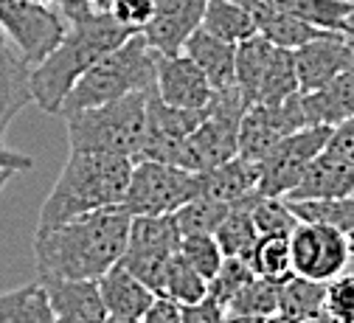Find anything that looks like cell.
Masks as SVG:
<instances>
[{
    "mask_svg": "<svg viewBox=\"0 0 354 323\" xmlns=\"http://www.w3.org/2000/svg\"><path fill=\"white\" fill-rule=\"evenodd\" d=\"M54 3L59 6L68 28L57 48L31 68V96L39 110L57 116L73 82L136 31L124 28L107 9H99L87 0H54Z\"/></svg>",
    "mask_w": 354,
    "mask_h": 323,
    "instance_id": "obj_1",
    "label": "cell"
},
{
    "mask_svg": "<svg viewBox=\"0 0 354 323\" xmlns=\"http://www.w3.org/2000/svg\"><path fill=\"white\" fill-rule=\"evenodd\" d=\"M129 219L132 214L118 203L34 234L39 279H99L124 256Z\"/></svg>",
    "mask_w": 354,
    "mask_h": 323,
    "instance_id": "obj_2",
    "label": "cell"
},
{
    "mask_svg": "<svg viewBox=\"0 0 354 323\" xmlns=\"http://www.w3.org/2000/svg\"><path fill=\"white\" fill-rule=\"evenodd\" d=\"M132 158L110 152H71L51 194L42 203L37 234L104 205H118L132 174Z\"/></svg>",
    "mask_w": 354,
    "mask_h": 323,
    "instance_id": "obj_3",
    "label": "cell"
},
{
    "mask_svg": "<svg viewBox=\"0 0 354 323\" xmlns=\"http://www.w3.org/2000/svg\"><path fill=\"white\" fill-rule=\"evenodd\" d=\"M155 76L158 51L141 31H136L73 82L57 116L65 118L71 113L121 99L127 93H155Z\"/></svg>",
    "mask_w": 354,
    "mask_h": 323,
    "instance_id": "obj_4",
    "label": "cell"
},
{
    "mask_svg": "<svg viewBox=\"0 0 354 323\" xmlns=\"http://www.w3.org/2000/svg\"><path fill=\"white\" fill-rule=\"evenodd\" d=\"M149 93H127L121 99L65 116L71 152H110L138 160L147 127Z\"/></svg>",
    "mask_w": 354,
    "mask_h": 323,
    "instance_id": "obj_5",
    "label": "cell"
},
{
    "mask_svg": "<svg viewBox=\"0 0 354 323\" xmlns=\"http://www.w3.org/2000/svg\"><path fill=\"white\" fill-rule=\"evenodd\" d=\"M194 197H200L197 172L160 160H136L121 205L132 216H171Z\"/></svg>",
    "mask_w": 354,
    "mask_h": 323,
    "instance_id": "obj_6",
    "label": "cell"
},
{
    "mask_svg": "<svg viewBox=\"0 0 354 323\" xmlns=\"http://www.w3.org/2000/svg\"><path fill=\"white\" fill-rule=\"evenodd\" d=\"M332 127L321 124H309L287 135L284 141H279L268 155H264L259 166V194H270V197H287L304 172L309 169L318 158V152L326 147Z\"/></svg>",
    "mask_w": 354,
    "mask_h": 323,
    "instance_id": "obj_7",
    "label": "cell"
},
{
    "mask_svg": "<svg viewBox=\"0 0 354 323\" xmlns=\"http://www.w3.org/2000/svg\"><path fill=\"white\" fill-rule=\"evenodd\" d=\"M65 17L39 0H0V31H3L26 62L34 68L46 59L65 37Z\"/></svg>",
    "mask_w": 354,
    "mask_h": 323,
    "instance_id": "obj_8",
    "label": "cell"
},
{
    "mask_svg": "<svg viewBox=\"0 0 354 323\" xmlns=\"http://www.w3.org/2000/svg\"><path fill=\"white\" fill-rule=\"evenodd\" d=\"M290 253H292V270L298 275L313 282H329L348 267L351 242L348 234H343L337 228L298 219L295 228L290 230Z\"/></svg>",
    "mask_w": 354,
    "mask_h": 323,
    "instance_id": "obj_9",
    "label": "cell"
},
{
    "mask_svg": "<svg viewBox=\"0 0 354 323\" xmlns=\"http://www.w3.org/2000/svg\"><path fill=\"white\" fill-rule=\"evenodd\" d=\"M306 127L301 93L279 104H250L239 121V155L259 163L279 141Z\"/></svg>",
    "mask_w": 354,
    "mask_h": 323,
    "instance_id": "obj_10",
    "label": "cell"
},
{
    "mask_svg": "<svg viewBox=\"0 0 354 323\" xmlns=\"http://www.w3.org/2000/svg\"><path fill=\"white\" fill-rule=\"evenodd\" d=\"M205 118V110H183L160 102L155 93L147 99V127L138 160H160L174 163L180 158L183 141L194 132V127Z\"/></svg>",
    "mask_w": 354,
    "mask_h": 323,
    "instance_id": "obj_11",
    "label": "cell"
},
{
    "mask_svg": "<svg viewBox=\"0 0 354 323\" xmlns=\"http://www.w3.org/2000/svg\"><path fill=\"white\" fill-rule=\"evenodd\" d=\"M295 73H298V90L309 93L337 73L354 68V42L343 31H321L309 42L298 45L292 51Z\"/></svg>",
    "mask_w": 354,
    "mask_h": 323,
    "instance_id": "obj_12",
    "label": "cell"
},
{
    "mask_svg": "<svg viewBox=\"0 0 354 323\" xmlns=\"http://www.w3.org/2000/svg\"><path fill=\"white\" fill-rule=\"evenodd\" d=\"M155 96L171 107L183 110H205L214 87L205 73L180 51V54H158V76H155Z\"/></svg>",
    "mask_w": 354,
    "mask_h": 323,
    "instance_id": "obj_13",
    "label": "cell"
},
{
    "mask_svg": "<svg viewBox=\"0 0 354 323\" xmlns=\"http://www.w3.org/2000/svg\"><path fill=\"white\" fill-rule=\"evenodd\" d=\"M205 3L208 0H155V15L141 34L158 54H180L203 23Z\"/></svg>",
    "mask_w": 354,
    "mask_h": 323,
    "instance_id": "obj_14",
    "label": "cell"
},
{
    "mask_svg": "<svg viewBox=\"0 0 354 323\" xmlns=\"http://www.w3.org/2000/svg\"><path fill=\"white\" fill-rule=\"evenodd\" d=\"M57 323H102L110 312L96 279H39Z\"/></svg>",
    "mask_w": 354,
    "mask_h": 323,
    "instance_id": "obj_15",
    "label": "cell"
},
{
    "mask_svg": "<svg viewBox=\"0 0 354 323\" xmlns=\"http://www.w3.org/2000/svg\"><path fill=\"white\" fill-rule=\"evenodd\" d=\"M31 102V65L17 51V45L0 31V144L12 121Z\"/></svg>",
    "mask_w": 354,
    "mask_h": 323,
    "instance_id": "obj_16",
    "label": "cell"
},
{
    "mask_svg": "<svg viewBox=\"0 0 354 323\" xmlns=\"http://www.w3.org/2000/svg\"><path fill=\"white\" fill-rule=\"evenodd\" d=\"M318 197H354V160L321 149L309 163L298 186L287 194V200H318Z\"/></svg>",
    "mask_w": 354,
    "mask_h": 323,
    "instance_id": "obj_17",
    "label": "cell"
},
{
    "mask_svg": "<svg viewBox=\"0 0 354 323\" xmlns=\"http://www.w3.org/2000/svg\"><path fill=\"white\" fill-rule=\"evenodd\" d=\"M301 107H304V121L321 124V127H337L346 118L354 116V68L337 73L326 84L301 93Z\"/></svg>",
    "mask_w": 354,
    "mask_h": 323,
    "instance_id": "obj_18",
    "label": "cell"
},
{
    "mask_svg": "<svg viewBox=\"0 0 354 323\" xmlns=\"http://www.w3.org/2000/svg\"><path fill=\"white\" fill-rule=\"evenodd\" d=\"M197 180H200V197H211V200L234 205L259 192V166L236 155L214 169L197 172Z\"/></svg>",
    "mask_w": 354,
    "mask_h": 323,
    "instance_id": "obj_19",
    "label": "cell"
},
{
    "mask_svg": "<svg viewBox=\"0 0 354 323\" xmlns=\"http://www.w3.org/2000/svg\"><path fill=\"white\" fill-rule=\"evenodd\" d=\"M183 54L205 73V79L214 90L236 84V45L234 42H225V39L208 34L205 28H197L186 39Z\"/></svg>",
    "mask_w": 354,
    "mask_h": 323,
    "instance_id": "obj_20",
    "label": "cell"
},
{
    "mask_svg": "<svg viewBox=\"0 0 354 323\" xmlns=\"http://www.w3.org/2000/svg\"><path fill=\"white\" fill-rule=\"evenodd\" d=\"M96 284H99L102 301L110 315H124V317L141 320V315L155 301V293L144 282H138L124 264H113L107 273L99 275Z\"/></svg>",
    "mask_w": 354,
    "mask_h": 323,
    "instance_id": "obj_21",
    "label": "cell"
},
{
    "mask_svg": "<svg viewBox=\"0 0 354 323\" xmlns=\"http://www.w3.org/2000/svg\"><path fill=\"white\" fill-rule=\"evenodd\" d=\"M259 192L234 203L225 214V219L219 222V228L214 230V239L219 245V250H223V256H234V259H250V250L259 239V230L250 219V205L256 203Z\"/></svg>",
    "mask_w": 354,
    "mask_h": 323,
    "instance_id": "obj_22",
    "label": "cell"
},
{
    "mask_svg": "<svg viewBox=\"0 0 354 323\" xmlns=\"http://www.w3.org/2000/svg\"><path fill=\"white\" fill-rule=\"evenodd\" d=\"M180 248V230L171 216H132L127 250L171 256Z\"/></svg>",
    "mask_w": 354,
    "mask_h": 323,
    "instance_id": "obj_23",
    "label": "cell"
},
{
    "mask_svg": "<svg viewBox=\"0 0 354 323\" xmlns=\"http://www.w3.org/2000/svg\"><path fill=\"white\" fill-rule=\"evenodd\" d=\"M0 323H57L39 279L34 284L0 293Z\"/></svg>",
    "mask_w": 354,
    "mask_h": 323,
    "instance_id": "obj_24",
    "label": "cell"
},
{
    "mask_svg": "<svg viewBox=\"0 0 354 323\" xmlns=\"http://www.w3.org/2000/svg\"><path fill=\"white\" fill-rule=\"evenodd\" d=\"M200 28H205L208 34L225 39V42H234V45H239L256 34V26H253L248 9L242 3H236V0H208Z\"/></svg>",
    "mask_w": 354,
    "mask_h": 323,
    "instance_id": "obj_25",
    "label": "cell"
},
{
    "mask_svg": "<svg viewBox=\"0 0 354 323\" xmlns=\"http://www.w3.org/2000/svg\"><path fill=\"white\" fill-rule=\"evenodd\" d=\"M295 93H301V90H298V73H295L292 51L279 48L276 45L268 68H264V73H261L253 104H279V102H284Z\"/></svg>",
    "mask_w": 354,
    "mask_h": 323,
    "instance_id": "obj_26",
    "label": "cell"
},
{
    "mask_svg": "<svg viewBox=\"0 0 354 323\" xmlns=\"http://www.w3.org/2000/svg\"><path fill=\"white\" fill-rule=\"evenodd\" d=\"M264 3L324 31H343L351 12V0H264Z\"/></svg>",
    "mask_w": 354,
    "mask_h": 323,
    "instance_id": "obj_27",
    "label": "cell"
},
{
    "mask_svg": "<svg viewBox=\"0 0 354 323\" xmlns=\"http://www.w3.org/2000/svg\"><path fill=\"white\" fill-rule=\"evenodd\" d=\"M248 264L253 267L256 275L268 282H287L292 270V253H290V234H273V237H259Z\"/></svg>",
    "mask_w": 354,
    "mask_h": 323,
    "instance_id": "obj_28",
    "label": "cell"
},
{
    "mask_svg": "<svg viewBox=\"0 0 354 323\" xmlns=\"http://www.w3.org/2000/svg\"><path fill=\"white\" fill-rule=\"evenodd\" d=\"M324 290L326 282H313L292 273L287 282L279 284V312L290 315L292 320H306L324 309Z\"/></svg>",
    "mask_w": 354,
    "mask_h": 323,
    "instance_id": "obj_29",
    "label": "cell"
},
{
    "mask_svg": "<svg viewBox=\"0 0 354 323\" xmlns=\"http://www.w3.org/2000/svg\"><path fill=\"white\" fill-rule=\"evenodd\" d=\"M292 214L304 222L337 228L343 234L354 230V197H318V200H287Z\"/></svg>",
    "mask_w": 354,
    "mask_h": 323,
    "instance_id": "obj_30",
    "label": "cell"
},
{
    "mask_svg": "<svg viewBox=\"0 0 354 323\" xmlns=\"http://www.w3.org/2000/svg\"><path fill=\"white\" fill-rule=\"evenodd\" d=\"M205 293H208V282L180 256V250H177L169 259V264H166L163 295L171 298V301H177V304H183V306H189V304L203 301Z\"/></svg>",
    "mask_w": 354,
    "mask_h": 323,
    "instance_id": "obj_31",
    "label": "cell"
},
{
    "mask_svg": "<svg viewBox=\"0 0 354 323\" xmlns=\"http://www.w3.org/2000/svg\"><path fill=\"white\" fill-rule=\"evenodd\" d=\"M228 203H219V200H211V197H194L189 200L186 205H180L171 219L180 230V237H189V234H214L219 228V222L225 219L228 214Z\"/></svg>",
    "mask_w": 354,
    "mask_h": 323,
    "instance_id": "obj_32",
    "label": "cell"
},
{
    "mask_svg": "<svg viewBox=\"0 0 354 323\" xmlns=\"http://www.w3.org/2000/svg\"><path fill=\"white\" fill-rule=\"evenodd\" d=\"M228 315H273L279 312V284L261 275L245 282L225 306Z\"/></svg>",
    "mask_w": 354,
    "mask_h": 323,
    "instance_id": "obj_33",
    "label": "cell"
},
{
    "mask_svg": "<svg viewBox=\"0 0 354 323\" xmlns=\"http://www.w3.org/2000/svg\"><path fill=\"white\" fill-rule=\"evenodd\" d=\"M250 219L259 230V237H273V234H290L295 228L298 216L292 214L287 197H270L259 194L256 203L250 205Z\"/></svg>",
    "mask_w": 354,
    "mask_h": 323,
    "instance_id": "obj_34",
    "label": "cell"
},
{
    "mask_svg": "<svg viewBox=\"0 0 354 323\" xmlns=\"http://www.w3.org/2000/svg\"><path fill=\"white\" fill-rule=\"evenodd\" d=\"M180 256L203 275L205 282H211L214 275H216V270L223 267V261H225V256H223V250H219V245H216V239H214V234H189V237H180Z\"/></svg>",
    "mask_w": 354,
    "mask_h": 323,
    "instance_id": "obj_35",
    "label": "cell"
},
{
    "mask_svg": "<svg viewBox=\"0 0 354 323\" xmlns=\"http://www.w3.org/2000/svg\"><path fill=\"white\" fill-rule=\"evenodd\" d=\"M253 267L245 261V259H234V256H225L223 267L216 270V275L208 282V298L216 301L219 306H228V301L236 295V290L253 279Z\"/></svg>",
    "mask_w": 354,
    "mask_h": 323,
    "instance_id": "obj_36",
    "label": "cell"
},
{
    "mask_svg": "<svg viewBox=\"0 0 354 323\" xmlns=\"http://www.w3.org/2000/svg\"><path fill=\"white\" fill-rule=\"evenodd\" d=\"M174 256V253H171ZM171 256H158V253H138V250H124L118 264H124L138 282H144L155 295H163V282H166V264Z\"/></svg>",
    "mask_w": 354,
    "mask_h": 323,
    "instance_id": "obj_37",
    "label": "cell"
},
{
    "mask_svg": "<svg viewBox=\"0 0 354 323\" xmlns=\"http://www.w3.org/2000/svg\"><path fill=\"white\" fill-rule=\"evenodd\" d=\"M324 309L337 323H354V273H340L326 282L324 290Z\"/></svg>",
    "mask_w": 354,
    "mask_h": 323,
    "instance_id": "obj_38",
    "label": "cell"
},
{
    "mask_svg": "<svg viewBox=\"0 0 354 323\" xmlns=\"http://www.w3.org/2000/svg\"><path fill=\"white\" fill-rule=\"evenodd\" d=\"M107 12L124 28L141 31L155 15V0H107Z\"/></svg>",
    "mask_w": 354,
    "mask_h": 323,
    "instance_id": "obj_39",
    "label": "cell"
},
{
    "mask_svg": "<svg viewBox=\"0 0 354 323\" xmlns=\"http://www.w3.org/2000/svg\"><path fill=\"white\" fill-rule=\"evenodd\" d=\"M183 323H228V312L205 295L203 301L183 306Z\"/></svg>",
    "mask_w": 354,
    "mask_h": 323,
    "instance_id": "obj_40",
    "label": "cell"
},
{
    "mask_svg": "<svg viewBox=\"0 0 354 323\" xmlns=\"http://www.w3.org/2000/svg\"><path fill=\"white\" fill-rule=\"evenodd\" d=\"M141 323H183V304L166 295H155L149 309L141 315Z\"/></svg>",
    "mask_w": 354,
    "mask_h": 323,
    "instance_id": "obj_41",
    "label": "cell"
},
{
    "mask_svg": "<svg viewBox=\"0 0 354 323\" xmlns=\"http://www.w3.org/2000/svg\"><path fill=\"white\" fill-rule=\"evenodd\" d=\"M326 149H332V152H337V155L354 160V116L346 118L343 124L332 127L329 141H326Z\"/></svg>",
    "mask_w": 354,
    "mask_h": 323,
    "instance_id": "obj_42",
    "label": "cell"
},
{
    "mask_svg": "<svg viewBox=\"0 0 354 323\" xmlns=\"http://www.w3.org/2000/svg\"><path fill=\"white\" fill-rule=\"evenodd\" d=\"M34 169V160L23 152H15V149H6L0 144V172H9V174H20V172H31Z\"/></svg>",
    "mask_w": 354,
    "mask_h": 323,
    "instance_id": "obj_43",
    "label": "cell"
},
{
    "mask_svg": "<svg viewBox=\"0 0 354 323\" xmlns=\"http://www.w3.org/2000/svg\"><path fill=\"white\" fill-rule=\"evenodd\" d=\"M228 323H268V315H228Z\"/></svg>",
    "mask_w": 354,
    "mask_h": 323,
    "instance_id": "obj_44",
    "label": "cell"
},
{
    "mask_svg": "<svg viewBox=\"0 0 354 323\" xmlns=\"http://www.w3.org/2000/svg\"><path fill=\"white\" fill-rule=\"evenodd\" d=\"M301 323H337L326 309H321L318 315H313V317H306V320H301Z\"/></svg>",
    "mask_w": 354,
    "mask_h": 323,
    "instance_id": "obj_45",
    "label": "cell"
},
{
    "mask_svg": "<svg viewBox=\"0 0 354 323\" xmlns=\"http://www.w3.org/2000/svg\"><path fill=\"white\" fill-rule=\"evenodd\" d=\"M343 34L354 42V0H351V12H348V17H346V26H343Z\"/></svg>",
    "mask_w": 354,
    "mask_h": 323,
    "instance_id": "obj_46",
    "label": "cell"
},
{
    "mask_svg": "<svg viewBox=\"0 0 354 323\" xmlns=\"http://www.w3.org/2000/svg\"><path fill=\"white\" fill-rule=\"evenodd\" d=\"M102 323H141L138 317H124V315H107Z\"/></svg>",
    "mask_w": 354,
    "mask_h": 323,
    "instance_id": "obj_47",
    "label": "cell"
},
{
    "mask_svg": "<svg viewBox=\"0 0 354 323\" xmlns=\"http://www.w3.org/2000/svg\"><path fill=\"white\" fill-rule=\"evenodd\" d=\"M9 177H12L9 172H0V192H3V189H6V183H9Z\"/></svg>",
    "mask_w": 354,
    "mask_h": 323,
    "instance_id": "obj_48",
    "label": "cell"
},
{
    "mask_svg": "<svg viewBox=\"0 0 354 323\" xmlns=\"http://www.w3.org/2000/svg\"><path fill=\"white\" fill-rule=\"evenodd\" d=\"M87 3H93V6H99V9H107V0H87Z\"/></svg>",
    "mask_w": 354,
    "mask_h": 323,
    "instance_id": "obj_49",
    "label": "cell"
},
{
    "mask_svg": "<svg viewBox=\"0 0 354 323\" xmlns=\"http://www.w3.org/2000/svg\"><path fill=\"white\" fill-rule=\"evenodd\" d=\"M348 242H351V253H354V230H351V234H348Z\"/></svg>",
    "mask_w": 354,
    "mask_h": 323,
    "instance_id": "obj_50",
    "label": "cell"
},
{
    "mask_svg": "<svg viewBox=\"0 0 354 323\" xmlns=\"http://www.w3.org/2000/svg\"><path fill=\"white\" fill-rule=\"evenodd\" d=\"M39 3H54V0H39Z\"/></svg>",
    "mask_w": 354,
    "mask_h": 323,
    "instance_id": "obj_51",
    "label": "cell"
}]
</instances>
